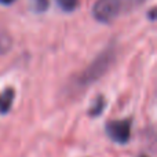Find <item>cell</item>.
Returning a JSON list of instances; mask_svg holds the SVG:
<instances>
[{
  "label": "cell",
  "mask_w": 157,
  "mask_h": 157,
  "mask_svg": "<svg viewBox=\"0 0 157 157\" xmlns=\"http://www.w3.org/2000/svg\"><path fill=\"white\" fill-rule=\"evenodd\" d=\"M114 61V50L108 48L103 52H101L99 57H97L90 66H87L84 69V72H81L75 80V84L78 88H84V87L90 86V84L95 83L97 80H99L103 75L108 72V69L110 68V65Z\"/></svg>",
  "instance_id": "obj_1"
},
{
  "label": "cell",
  "mask_w": 157,
  "mask_h": 157,
  "mask_svg": "<svg viewBox=\"0 0 157 157\" xmlns=\"http://www.w3.org/2000/svg\"><path fill=\"white\" fill-rule=\"evenodd\" d=\"M123 0H97L92 7V15L103 24L112 22L121 11Z\"/></svg>",
  "instance_id": "obj_2"
},
{
  "label": "cell",
  "mask_w": 157,
  "mask_h": 157,
  "mask_svg": "<svg viewBox=\"0 0 157 157\" xmlns=\"http://www.w3.org/2000/svg\"><path fill=\"white\" fill-rule=\"evenodd\" d=\"M106 134L113 142L124 145L130 141L131 136V120H113L106 123Z\"/></svg>",
  "instance_id": "obj_3"
},
{
  "label": "cell",
  "mask_w": 157,
  "mask_h": 157,
  "mask_svg": "<svg viewBox=\"0 0 157 157\" xmlns=\"http://www.w3.org/2000/svg\"><path fill=\"white\" fill-rule=\"evenodd\" d=\"M14 97H15V92L13 88H7L0 92V114H6L11 110Z\"/></svg>",
  "instance_id": "obj_4"
},
{
  "label": "cell",
  "mask_w": 157,
  "mask_h": 157,
  "mask_svg": "<svg viewBox=\"0 0 157 157\" xmlns=\"http://www.w3.org/2000/svg\"><path fill=\"white\" fill-rule=\"evenodd\" d=\"M103 109H105V99H103V97H98L97 99H95L92 108L90 109V116H94V117L99 116Z\"/></svg>",
  "instance_id": "obj_5"
},
{
  "label": "cell",
  "mask_w": 157,
  "mask_h": 157,
  "mask_svg": "<svg viewBox=\"0 0 157 157\" xmlns=\"http://www.w3.org/2000/svg\"><path fill=\"white\" fill-rule=\"evenodd\" d=\"M11 37L6 32H0V55L6 54L11 48Z\"/></svg>",
  "instance_id": "obj_6"
},
{
  "label": "cell",
  "mask_w": 157,
  "mask_h": 157,
  "mask_svg": "<svg viewBox=\"0 0 157 157\" xmlns=\"http://www.w3.org/2000/svg\"><path fill=\"white\" fill-rule=\"evenodd\" d=\"M57 4L63 11H73L78 6V0H57Z\"/></svg>",
  "instance_id": "obj_7"
},
{
  "label": "cell",
  "mask_w": 157,
  "mask_h": 157,
  "mask_svg": "<svg viewBox=\"0 0 157 157\" xmlns=\"http://www.w3.org/2000/svg\"><path fill=\"white\" fill-rule=\"evenodd\" d=\"M127 2L130 3L131 7H134V6H139V4H142V3H144L145 0H127Z\"/></svg>",
  "instance_id": "obj_8"
},
{
  "label": "cell",
  "mask_w": 157,
  "mask_h": 157,
  "mask_svg": "<svg viewBox=\"0 0 157 157\" xmlns=\"http://www.w3.org/2000/svg\"><path fill=\"white\" fill-rule=\"evenodd\" d=\"M149 18L152 19V21H155V19H156V8H152V10H150V13H149Z\"/></svg>",
  "instance_id": "obj_9"
},
{
  "label": "cell",
  "mask_w": 157,
  "mask_h": 157,
  "mask_svg": "<svg viewBox=\"0 0 157 157\" xmlns=\"http://www.w3.org/2000/svg\"><path fill=\"white\" fill-rule=\"evenodd\" d=\"M15 0H0V3L2 4H11V3H14Z\"/></svg>",
  "instance_id": "obj_10"
},
{
  "label": "cell",
  "mask_w": 157,
  "mask_h": 157,
  "mask_svg": "<svg viewBox=\"0 0 157 157\" xmlns=\"http://www.w3.org/2000/svg\"><path fill=\"white\" fill-rule=\"evenodd\" d=\"M142 157H146V156H142Z\"/></svg>",
  "instance_id": "obj_11"
}]
</instances>
